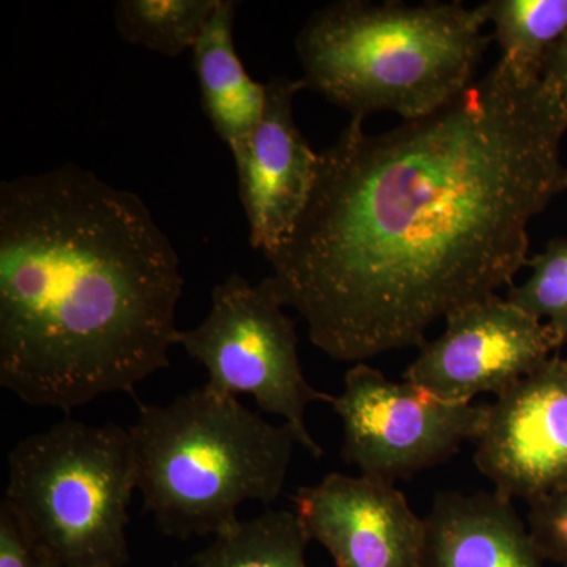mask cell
<instances>
[{
    "label": "cell",
    "instance_id": "obj_7",
    "mask_svg": "<svg viewBox=\"0 0 567 567\" xmlns=\"http://www.w3.org/2000/svg\"><path fill=\"white\" fill-rule=\"evenodd\" d=\"M342 423L341 456L360 475L395 484L447 461L462 443L476 442L487 405L443 401L380 369L357 363L331 399Z\"/></svg>",
    "mask_w": 567,
    "mask_h": 567
},
{
    "label": "cell",
    "instance_id": "obj_6",
    "mask_svg": "<svg viewBox=\"0 0 567 567\" xmlns=\"http://www.w3.org/2000/svg\"><path fill=\"white\" fill-rule=\"evenodd\" d=\"M270 276L251 282L233 274L213 287L210 311L192 328L178 331L177 346L204 365L212 390L238 398L251 395L265 413L292 427L298 445L312 457L322 446L306 427V412L333 395L306 379L295 322L284 312Z\"/></svg>",
    "mask_w": 567,
    "mask_h": 567
},
{
    "label": "cell",
    "instance_id": "obj_12",
    "mask_svg": "<svg viewBox=\"0 0 567 567\" xmlns=\"http://www.w3.org/2000/svg\"><path fill=\"white\" fill-rule=\"evenodd\" d=\"M423 567H544L528 525L496 492H442L424 517Z\"/></svg>",
    "mask_w": 567,
    "mask_h": 567
},
{
    "label": "cell",
    "instance_id": "obj_15",
    "mask_svg": "<svg viewBox=\"0 0 567 567\" xmlns=\"http://www.w3.org/2000/svg\"><path fill=\"white\" fill-rule=\"evenodd\" d=\"M309 540L295 511L267 509L213 537L189 567H308Z\"/></svg>",
    "mask_w": 567,
    "mask_h": 567
},
{
    "label": "cell",
    "instance_id": "obj_17",
    "mask_svg": "<svg viewBox=\"0 0 567 567\" xmlns=\"http://www.w3.org/2000/svg\"><path fill=\"white\" fill-rule=\"evenodd\" d=\"M527 281L513 286L507 300L551 328L559 341H567V238L555 240L529 259Z\"/></svg>",
    "mask_w": 567,
    "mask_h": 567
},
{
    "label": "cell",
    "instance_id": "obj_20",
    "mask_svg": "<svg viewBox=\"0 0 567 567\" xmlns=\"http://www.w3.org/2000/svg\"><path fill=\"white\" fill-rule=\"evenodd\" d=\"M543 80L551 91L557 93L567 115V33L548 55Z\"/></svg>",
    "mask_w": 567,
    "mask_h": 567
},
{
    "label": "cell",
    "instance_id": "obj_14",
    "mask_svg": "<svg viewBox=\"0 0 567 567\" xmlns=\"http://www.w3.org/2000/svg\"><path fill=\"white\" fill-rule=\"evenodd\" d=\"M480 9L494 25L499 62L525 80H543L548 55L567 33V0H491Z\"/></svg>",
    "mask_w": 567,
    "mask_h": 567
},
{
    "label": "cell",
    "instance_id": "obj_1",
    "mask_svg": "<svg viewBox=\"0 0 567 567\" xmlns=\"http://www.w3.org/2000/svg\"><path fill=\"white\" fill-rule=\"evenodd\" d=\"M567 115L544 80L496 62L453 102L390 132L352 118L270 256L284 306L339 363L417 347L528 267V226L567 192Z\"/></svg>",
    "mask_w": 567,
    "mask_h": 567
},
{
    "label": "cell",
    "instance_id": "obj_3",
    "mask_svg": "<svg viewBox=\"0 0 567 567\" xmlns=\"http://www.w3.org/2000/svg\"><path fill=\"white\" fill-rule=\"evenodd\" d=\"M483 11L461 2L342 0L311 14L295 40L306 89L364 118L424 117L473 82L494 37Z\"/></svg>",
    "mask_w": 567,
    "mask_h": 567
},
{
    "label": "cell",
    "instance_id": "obj_19",
    "mask_svg": "<svg viewBox=\"0 0 567 567\" xmlns=\"http://www.w3.org/2000/svg\"><path fill=\"white\" fill-rule=\"evenodd\" d=\"M527 525L543 558L567 567V486L529 503Z\"/></svg>",
    "mask_w": 567,
    "mask_h": 567
},
{
    "label": "cell",
    "instance_id": "obj_5",
    "mask_svg": "<svg viewBox=\"0 0 567 567\" xmlns=\"http://www.w3.org/2000/svg\"><path fill=\"white\" fill-rule=\"evenodd\" d=\"M7 468V502L63 567L126 566L137 491L130 429L69 417L18 442Z\"/></svg>",
    "mask_w": 567,
    "mask_h": 567
},
{
    "label": "cell",
    "instance_id": "obj_4",
    "mask_svg": "<svg viewBox=\"0 0 567 567\" xmlns=\"http://www.w3.org/2000/svg\"><path fill=\"white\" fill-rule=\"evenodd\" d=\"M130 434L144 507L164 536L181 540L229 532L245 503H275L298 445L289 425L207 385L141 405Z\"/></svg>",
    "mask_w": 567,
    "mask_h": 567
},
{
    "label": "cell",
    "instance_id": "obj_8",
    "mask_svg": "<svg viewBox=\"0 0 567 567\" xmlns=\"http://www.w3.org/2000/svg\"><path fill=\"white\" fill-rule=\"evenodd\" d=\"M405 369V382L456 404L502 394L547 363L563 344L539 322L498 295L458 309Z\"/></svg>",
    "mask_w": 567,
    "mask_h": 567
},
{
    "label": "cell",
    "instance_id": "obj_11",
    "mask_svg": "<svg viewBox=\"0 0 567 567\" xmlns=\"http://www.w3.org/2000/svg\"><path fill=\"white\" fill-rule=\"evenodd\" d=\"M303 80L278 76L267 82L262 117L234 153L238 189L248 219L249 241L265 257L278 248L308 203L319 166L293 115Z\"/></svg>",
    "mask_w": 567,
    "mask_h": 567
},
{
    "label": "cell",
    "instance_id": "obj_13",
    "mask_svg": "<svg viewBox=\"0 0 567 567\" xmlns=\"http://www.w3.org/2000/svg\"><path fill=\"white\" fill-rule=\"evenodd\" d=\"M237 9L235 0H218L210 21L193 48L203 110L233 155L251 136L267 100V84L249 76L235 48Z\"/></svg>",
    "mask_w": 567,
    "mask_h": 567
},
{
    "label": "cell",
    "instance_id": "obj_16",
    "mask_svg": "<svg viewBox=\"0 0 567 567\" xmlns=\"http://www.w3.org/2000/svg\"><path fill=\"white\" fill-rule=\"evenodd\" d=\"M218 0H121L114 24L126 43L177 58L203 35Z\"/></svg>",
    "mask_w": 567,
    "mask_h": 567
},
{
    "label": "cell",
    "instance_id": "obj_2",
    "mask_svg": "<svg viewBox=\"0 0 567 567\" xmlns=\"http://www.w3.org/2000/svg\"><path fill=\"white\" fill-rule=\"evenodd\" d=\"M181 257L137 194L73 163L0 185V385L70 413L169 368Z\"/></svg>",
    "mask_w": 567,
    "mask_h": 567
},
{
    "label": "cell",
    "instance_id": "obj_10",
    "mask_svg": "<svg viewBox=\"0 0 567 567\" xmlns=\"http://www.w3.org/2000/svg\"><path fill=\"white\" fill-rule=\"evenodd\" d=\"M292 503L336 567H423L424 518L394 484L330 473L298 488Z\"/></svg>",
    "mask_w": 567,
    "mask_h": 567
},
{
    "label": "cell",
    "instance_id": "obj_9",
    "mask_svg": "<svg viewBox=\"0 0 567 567\" xmlns=\"http://www.w3.org/2000/svg\"><path fill=\"white\" fill-rule=\"evenodd\" d=\"M475 464L494 492L532 503L567 486V360L554 354L495 395Z\"/></svg>",
    "mask_w": 567,
    "mask_h": 567
},
{
    "label": "cell",
    "instance_id": "obj_18",
    "mask_svg": "<svg viewBox=\"0 0 567 567\" xmlns=\"http://www.w3.org/2000/svg\"><path fill=\"white\" fill-rule=\"evenodd\" d=\"M0 567H63L58 555L6 498L0 503Z\"/></svg>",
    "mask_w": 567,
    "mask_h": 567
}]
</instances>
